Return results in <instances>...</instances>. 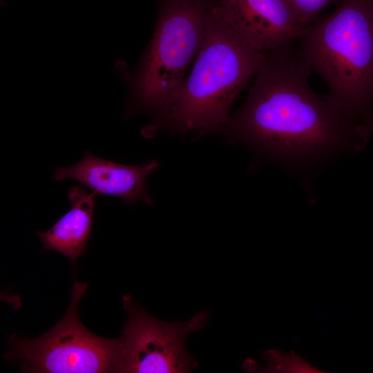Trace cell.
Returning a JSON list of instances; mask_svg holds the SVG:
<instances>
[{
    "label": "cell",
    "instance_id": "obj_6",
    "mask_svg": "<svg viewBox=\"0 0 373 373\" xmlns=\"http://www.w3.org/2000/svg\"><path fill=\"white\" fill-rule=\"evenodd\" d=\"M128 312L120 338L116 372L182 373L198 366L186 350L187 336L201 329L209 315L200 311L186 322L165 323L144 310L130 294L123 296Z\"/></svg>",
    "mask_w": 373,
    "mask_h": 373
},
{
    "label": "cell",
    "instance_id": "obj_1",
    "mask_svg": "<svg viewBox=\"0 0 373 373\" xmlns=\"http://www.w3.org/2000/svg\"><path fill=\"white\" fill-rule=\"evenodd\" d=\"M265 55L242 108L227 124L238 139L295 161L353 142L355 126L311 89L312 68L300 47L290 43Z\"/></svg>",
    "mask_w": 373,
    "mask_h": 373
},
{
    "label": "cell",
    "instance_id": "obj_7",
    "mask_svg": "<svg viewBox=\"0 0 373 373\" xmlns=\"http://www.w3.org/2000/svg\"><path fill=\"white\" fill-rule=\"evenodd\" d=\"M211 11L240 40L261 52L292 43L305 28L287 0H220Z\"/></svg>",
    "mask_w": 373,
    "mask_h": 373
},
{
    "label": "cell",
    "instance_id": "obj_9",
    "mask_svg": "<svg viewBox=\"0 0 373 373\" xmlns=\"http://www.w3.org/2000/svg\"><path fill=\"white\" fill-rule=\"evenodd\" d=\"M96 196L79 185L69 189L68 200L70 209L48 230L35 232L44 251H56L75 265L78 258L85 252L92 231Z\"/></svg>",
    "mask_w": 373,
    "mask_h": 373
},
{
    "label": "cell",
    "instance_id": "obj_3",
    "mask_svg": "<svg viewBox=\"0 0 373 373\" xmlns=\"http://www.w3.org/2000/svg\"><path fill=\"white\" fill-rule=\"evenodd\" d=\"M265 58L211 10L193 69L165 115L182 131L204 133L227 124L234 99Z\"/></svg>",
    "mask_w": 373,
    "mask_h": 373
},
{
    "label": "cell",
    "instance_id": "obj_10",
    "mask_svg": "<svg viewBox=\"0 0 373 373\" xmlns=\"http://www.w3.org/2000/svg\"><path fill=\"white\" fill-rule=\"evenodd\" d=\"M263 359L266 362L263 367L258 366L254 360L247 358L242 368L250 372H323L293 351L284 353L278 350H268L263 353Z\"/></svg>",
    "mask_w": 373,
    "mask_h": 373
},
{
    "label": "cell",
    "instance_id": "obj_4",
    "mask_svg": "<svg viewBox=\"0 0 373 373\" xmlns=\"http://www.w3.org/2000/svg\"><path fill=\"white\" fill-rule=\"evenodd\" d=\"M209 12L197 0H168L134 79L144 108L166 113L184 82L185 71L202 43Z\"/></svg>",
    "mask_w": 373,
    "mask_h": 373
},
{
    "label": "cell",
    "instance_id": "obj_11",
    "mask_svg": "<svg viewBox=\"0 0 373 373\" xmlns=\"http://www.w3.org/2000/svg\"><path fill=\"white\" fill-rule=\"evenodd\" d=\"M301 24L306 27L329 3L339 0H287Z\"/></svg>",
    "mask_w": 373,
    "mask_h": 373
},
{
    "label": "cell",
    "instance_id": "obj_8",
    "mask_svg": "<svg viewBox=\"0 0 373 373\" xmlns=\"http://www.w3.org/2000/svg\"><path fill=\"white\" fill-rule=\"evenodd\" d=\"M157 166L155 160L128 165L96 157L86 151L73 166L55 168L52 179L76 180L96 195L115 196L128 205L139 201L151 205L153 201L148 192L146 181Z\"/></svg>",
    "mask_w": 373,
    "mask_h": 373
},
{
    "label": "cell",
    "instance_id": "obj_5",
    "mask_svg": "<svg viewBox=\"0 0 373 373\" xmlns=\"http://www.w3.org/2000/svg\"><path fill=\"white\" fill-rule=\"evenodd\" d=\"M87 287L86 283H74L68 310L41 336L30 338L11 334L6 358L19 363L24 372H116L119 338L93 334L78 317L77 306Z\"/></svg>",
    "mask_w": 373,
    "mask_h": 373
},
{
    "label": "cell",
    "instance_id": "obj_2",
    "mask_svg": "<svg viewBox=\"0 0 373 373\" xmlns=\"http://www.w3.org/2000/svg\"><path fill=\"white\" fill-rule=\"evenodd\" d=\"M299 39L311 68L329 88L327 101L356 126L373 108V0H339Z\"/></svg>",
    "mask_w": 373,
    "mask_h": 373
},
{
    "label": "cell",
    "instance_id": "obj_12",
    "mask_svg": "<svg viewBox=\"0 0 373 373\" xmlns=\"http://www.w3.org/2000/svg\"><path fill=\"white\" fill-rule=\"evenodd\" d=\"M373 134V108L354 128L353 146L354 149H363Z\"/></svg>",
    "mask_w": 373,
    "mask_h": 373
}]
</instances>
